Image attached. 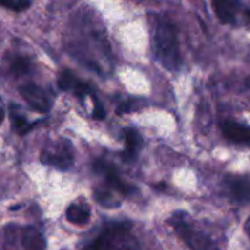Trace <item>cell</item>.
I'll use <instances>...</instances> for the list:
<instances>
[{
    "mask_svg": "<svg viewBox=\"0 0 250 250\" xmlns=\"http://www.w3.org/2000/svg\"><path fill=\"white\" fill-rule=\"evenodd\" d=\"M153 50L156 59L164 68L177 71L181 65L180 47L175 27L168 18H158L153 27Z\"/></svg>",
    "mask_w": 250,
    "mask_h": 250,
    "instance_id": "cell-1",
    "label": "cell"
},
{
    "mask_svg": "<svg viewBox=\"0 0 250 250\" xmlns=\"http://www.w3.org/2000/svg\"><path fill=\"white\" fill-rule=\"evenodd\" d=\"M90 250H142V247L127 225L115 224L103 229Z\"/></svg>",
    "mask_w": 250,
    "mask_h": 250,
    "instance_id": "cell-2",
    "label": "cell"
},
{
    "mask_svg": "<svg viewBox=\"0 0 250 250\" xmlns=\"http://www.w3.org/2000/svg\"><path fill=\"white\" fill-rule=\"evenodd\" d=\"M172 227L177 229V232L180 234V237L183 238V241L191 249V250H219L218 246L202 231L191 228L190 225H187L180 215H175L171 219Z\"/></svg>",
    "mask_w": 250,
    "mask_h": 250,
    "instance_id": "cell-3",
    "label": "cell"
},
{
    "mask_svg": "<svg viewBox=\"0 0 250 250\" xmlns=\"http://www.w3.org/2000/svg\"><path fill=\"white\" fill-rule=\"evenodd\" d=\"M42 162L59 169H68L74 164V155L69 142L62 140L59 143L49 145L42 152Z\"/></svg>",
    "mask_w": 250,
    "mask_h": 250,
    "instance_id": "cell-4",
    "label": "cell"
},
{
    "mask_svg": "<svg viewBox=\"0 0 250 250\" xmlns=\"http://www.w3.org/2000/svg\"><path fill=\"white\" fill-rule=\"evenodd\" d=\"M25 102L37 112H49L52 106V99L49 94L36 84H25L20 88Z\"/></svg>",
    "mask_w": 250,
    "mask_h": 250,
    "instance_id": "cell-5",
    "label": "cell"
},
{
    "mask_svg": "<svg viewBox=\"0 0 250 250\" xmlns=\"http://www.w3.org/2000/svg\"><path fill=\"white\" fill-rule=\"evenodd\" d=\"M94 169H96L97 172H100V174L106 178V183H107L109 187L115 188L116 191H119V193H122V194H125V196H130V194L133 193L134 188H133L131 186H128V184H125V183L118 177V174L115 172V169H113L112 165H109V164H106V162H103V161H96V162H94Z\"/></svg>",
    "mask_w": 250,
    "mask_h": 250,
    "instance_id": "cell-6",
    "label": "cell"
},
{
    "mask_svg": "<svg viewBox=\"0 0 250 250\" xmlns=\"http://www.w3.org/2000/svg\"><path fill=\"white\" fill-rule=\"evenodd\" d=\"M58 84L62 90L65 91H72L77 96H85L88 93H91V88L87 83H83L80 78H77L71 71H63L59 75Z\"/></svg>",
    "mask_w": 250,
    "mask_h": 250,
    "instance_id": "cell-7",
    "label": "cell"
},
{
    "mask_svg": "<svg viewBox=\"0 0 250 250\" xmlns=\"http://www.w3.org/2000/svg\"><path fill=\"white\" fill-rule=\"evenodd\" d=\"M224 136L235 143H246L250 145V127L237 122H225L222 125Z\"/></svg>",
    "mask_w": 250,
    "mask_h": 250,
    "instance_id": "cell-8",
    "label": "cell"
},
{
    "mask_svg": "<svg viewBox=\"0 0 250 250\" xmlns=\"http://www.w3.org/2000/svg\"><path fill=\"white\" fill-rule=\"evenodd\" d=\"M218 18L225 24H232L237 17L238 0H212Z\"/></svg>",
    "mask_w": 250,
    "mask_h": 250,
    "instance_id": "cell-9",
    "label": "cell"
},
{
    "mask_svg": "<svg viewBox=\"0 0 250 250\" xmlns=\"http://www.w3.org/2000/svg\"><path fill=\"white\" fill-rule=\"evenodd\" d=\"M125 143H127V147H125L124 152V159L125 161H134L142 149V137L140 134L133 130V128H127L125 130Z\"/></svg>",
    "mask_w": 250,
    "mask_h": 250,
    "instance_id": "cell-10",
    "label": "cell"
},
{
    "mask_svg": "<svg viewBox=\"0 0 250 250\" xmlns=\"http://www.w3.org/2000/svg\"><path fill=\"white\" fill-rule=\"evenodd\" d=\"M22 246L25 250H44L46 240L40 231L33 227H27L22 231Z\"/></svg>",
    "mask_w": 250,
    "mask_h": 250,
    "instance_id": "cell-11",
    "label": "cell"
},
{
    "mask_svg": "<svg viewBox=\"0 0 250 250\" xmlns=\"http://www.w3.org/2000/svg\"><path fill=\"white\" fill-rule=\"evenodd\" d=\"M66 219L75 225H85L90 219V209L85 205L74 203L66 209Z\"/></svg>",
    "mask_w": 250,
    "mask_h": 250,
    "instance_id": "cell-12",
    "label": "cell"
},
{
    "mask_svg": "<svg viewBox=\"0 0 250 250\" xmlns=\"http://www.w3.org/2000/svg\"><path fill=\"white\" fill-rule=\"evenodd\" d=\"M229 188L232 196L238 200V202H246L250 199V184L243 180V178H234L229 183Z\"/></svg>",
    "mask_w": 250,
    "mask_h": 250,
    "instance_id": "cell-13",
    "label": "cell"
},
{
    "mask_svg": "<svg viewBox=\"0 0 250 250\" xmlns=\"http://www.w3.org/2000/svg\"><path fill=\"white\" fill-rule=\"evenodd\" d=\"M94 197L97 199V202L103 206H107V208H118L119 206V202L110 194V190H102V188H97L94 191Z\"/></svg>",
    "mask_w": 250,
    "mask_h": 250,
    "instance_id": "cell-14",
    "label": "cell"
},
{
    "mask_svg": "<svg viewBox=\"0 0 250 250\" xmlns=\"http://www.w3.org/2000/svg\"><path fill=\"white\" fill-rule=\"evenodd\" d=\"M30 5H31V0H0V6L11 9V11H17V12L28 9Z\"/></svg>",
    "mask_w": 250,
    "mask_h": 250,
    "instance_id": "cell-15",
    "label": "cell"
},
{
    "mask_svg": "<svg viewBox=\"0 0 250 250\" xmlns=\"http://www.w3.org/2000/svg\"><path fill=\"white\" fill-rule=\"evenodd\" d=\"M11 71L17 75V77H21L24 74H27L30 71V61L25 59V58H15L11 63Z\"/></svg>",
    "mask_w": 250,
    "mask_h": 250,
    "instance_id": "cell-16",
    "label": "cell"
},
{
    "mask_svg": "<svg viewBox=\"0 0 250 250\" xmlns=\"http://www.w3.org/2000/svg\"><path fill=\"white\" fill-rule=\"evenodd\" d=\"M12 124H14V128L17 130L18 134H25L33 125L25 119V116L20 115V113H12Z\"/></svg>",
    "mask_w": 250,
    "mask_h": 250,
    "instance_id": "cell-17",
    "label": "cell"
},
{
    "mask_svg": "<svg viewBox=\"0 0 250 250\" xmlns=\"http://www.w3.org/2000/svg\"><path fill=\"white\" fill-rule=\"evenodd\" d=\"M104 110H103V106L94 99V118H97V119H103L104 118Z\"/></svg>",
    "mask_w": 250,
    "mask_h": 250,
    "instance_id": "cell-18",
    "label": "cell"
},
{
    "mask_svg": "<svg viewBox=\"0 0 250 250\" xmlns=\"http://www.w3.org/2000/svg\"><path fill=\"white\" fill-rule=\"evenodd\" d=\"M3 119H5V112H3V107H2V104H0V125H2Z\"/></svg>",
    "mask_w": 250,
    "mask_h": 250,
    "instance_id": "cell-19",
    "label": "cell"
},
{
    "mask_svg": "<svg viewBox=\"0 0 250 250\" xmlns=\"http://www.w3.org/2000/svg\"><path fill=\"white\" fill-rule=\"evenodd\" d=\"M246 229H247V232L250 234V218H249L247 222H246Z\"/></svg>",
    "mask_w": 250,
    "mask_h": 250,
    "instance_id": "cell-20",
    "label": "cell"
},
{
    "mask_svg": "<svg viewBox=\"0 0 250 250\" xmlns=\"http://www.w3.org/2000/svg\"><path fill=\"white\" fill-rule=\"evenodd\" d=\"M247 15H249V20H250V12H247Z\"/></svg>",
    "mask_w": 250,
    "mask_h": 250,
    "instance_id": "cell-21",
    "label": "cell"
}]
</instances>
